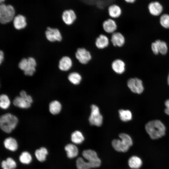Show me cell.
Instances as JSON below:
<instances>
[{"label":"cell","instance_id":"30bf717a","mask_svg":"<svg viewBox=\"0 0 169 169\" xmlns=\"http://www.w3.org/2000/svg\"><path fill=\"white\" fill-rule=\"evenodd\" d=\"M75 57L80 63L84 64H87L92 59L90 53L84 48L77 49L75 53Z\"/></svg>","mask_w":169,"mask_h":169},{"label":"cell","instance_id":"7c38bea8","mask_svg":"<svg viewBox=\"0 0 169 169\" xmlns=\"http://www.w3.org/2000/svg\"><path fill=\"white\" fill-rule=\"evenodd\" d=\"M151 48L152 52L155 54L160 53L162 55H165L168 51L166 43L160 40H157L152 43L151 44Z\"/></svg>","mask_w":169,"mask_h":169},{"label":"cell","instance_id":"e575fe53","mask_svg":"<svg viewBox=\"0 0 169 169\" xmlns=\"http://www.w3.org/2000/svg\"><path fill=\"white\" fill-rule=\"evenodd\" d=\"M165 105L166 107L165 110V112L167 115H169V99L166 101Z\"/></svg>","mask_w":169,"mask_h":169},{"label":"cell","instance_id":"5bb4252c","mask_svg":"<svg viewBox=\"0 0 169 169\" xmlns=\"http://www.w3.org/2000/svg\"><path fill=\"white\" fill-rule=\"evenodd\" d=\"M102 26L105 32L112 34L115 32L117 24L116 20L109 18L103 22Z\"/></svg>","mask_w":169,"mask_h":169},{"label":"cell","instance_id":"2e32d148","mask_svg":"<svg viewBox=\"0 0 169 169\" xmlns=\"http://www.w3.org/2000/svg\"><path fill=\"white\" fill-rule=\"evenodd\" d=\"M111 41L114 46L121 47L124 44L125 39L121 33L115 32L112 34Z\"/></svg>","mask_w":169,"mask_h":169},{"label":"cell","instance_id":"1f68e13d","mask_svg":"<svg viewBox=\"0 0 169 169\" xmlns=\"http://www.w3.org/2000/svg\"><path fill=\"white\" fill-rule=\"evenodd\" d=\"M19 160L22 163L28 164L32 161V157L31 154L26 151L22 152L19 157Z\"/></svg>","mask_w":169,"mask_h":169},{"label":"cell","instance_id":"4fadbf2b","mask_svg":"<svg viewBox=\"0 0 169 169\" xmlns=\"http://www.w3.org/2000/svg\"><path fill=\"white\" fill-rule=\"evenodd\" d=\"M45 34L47 39L50 42L60 41L62 39L61 33L57 28L48 27Z\"/></svg>","mask_w":169,"mask_h":169},{"label":"cell","instance_id":"d6986e66","mask_svg":"<svg viewBox=\"0 0 169 169\" xmlns=\"http://www.w3.org/2000/svg\"><path fill=\"white\" fill-rule=\"evenodd\" d=\"M73 62L71 59L68 56L63 57L59 62V68L63 71H67L69 70L72 67Z\"/></svg>","mask_w":169,"mask_h":169},{"label":"cell","instance_id":"83f0119b","mask_svg":"<svg viewBox=\"0 0 169 169\" xmlns=\"http://www.w3.org/2000/svg\"><path fill=\"white\" fill-rule=\"evenodd\" d=\"M68 79L72 84L77 85L80 83L82 77L79 73L77 72H74L69 74L68 76Z\"/></svg>","mask_w":169,"mask_h":169},{"label":"cell","instance_id":"9c48e42d","mask_svg":"<svg viewBox=\"0 0 169 169\" xmlns=\"http://www.w3.org/2000/svg\"><path fill=\"white\" fill-rule=\"evenodd\" d=\"M127 85L131 91L135 93L140 94L144 90L142 81L137 78L129 79L127 81Z\"/></svg>","mask_w":169,"mask_h":169},{"label":"cell","instance_id":"6da1fadb","mask_svg":"<svg viewBox=\"0 0 169 169\" xmlns=\"http://www.w3.org/2000/svg\"><path fill=\"white\" fill-rule=\"evenodd\" d=\"M145 127L147 133L152 139L160 138L165 134V126L158 120L150 121L146 123Z\"/></svg>","mask_w":169,"mask_h":169},{"label":"cell","instance_id":"ac0fdd59","mask_svg":"<svg viewBox=\"0 0 169 169\" xmlns=\"http://www.w3.org/2000/svg\"><path fill=\"white\" fill-rule=\"evenodd\" d=\"M112 69L116 73L121 74L123 73L125 70V64L124 62L120 59L114 60L111 64Z\"/></svg>","mask_w":169,"mask_h":169},{"label":"cell","instance_id":"e0dca14e","mask_svg":"<svg viewBox=\"0 0 169 169\" xmlns=\"http://www.w3.org/2000/svg\"><path fill=\"white\" fill-rule=\"evenodd\" d=\"M148 8L150 13L154 16L160 15L163 9L161 4L157 1L152 2L149 3Z\"/></svg>","mask_w":169,"mask_h":169},{"label":"cell","instance_id":"d6a6232c","mask_svg":"<svg viewBox=\"0 0 169 169\" xmlns=\"http://www.w3.org/2000/svg\"><path fill=\"white\" fill-rule=\"evenodd\" d=\"M10 101L8 96L3 94L0 96V106L3 109H6L10 106Z\"/></svg>","mask_w":169,"mask_h":169},{"label":"cell","instance_id":"484cf974","mask_svg":"<svg viewBox=\"0 0 169 169\" xmlns=\"http://www.w3.org/2000/svg\"><path fill=\"white\" fill-rule=\"evenodd\" d=\"M48 154L47 149L44 147H41L36 150L35 155L37 159L40 162L44 161Z\"/></svg>","mask_w":169,"mask_h":169},{"label":"cell","instance_id":"8d00e7d4","mask_svg":"<svg viewBox=\"0 0 169 169\" xmlns=\"http://www.w3.org/2000/svg\"><path fill=\"white\" fill-rule=\"evenodd\" d=\"M126 3L128 4H132L134 3L136 0H124Z\"/></svg>","mask_w":169,"mask_h":169},{"label":"cell","instance_id":"ffe728a7","mask_svg":"<svg viewBox=\"0 0 169 169\" xmlns=\"http://www.w3.org/2000/svg\"><path fill=\"white\" fill-rule=\"evenodd\" d=\"M109 44V38L107 36L103 34H100L95 41L96 47L100 49L106 48L108 46Z\"/></svg>","mask_w":169,"mask_h":169},{"label":"cell","instance_id":"4316f807","mask_svg":"<svg viewBox=\"0 0 169 169\" xmlns=\"http://www.w3.org/2000/svg\"><path fill=\"white\" fill-rule=\"evenodd\" d=\"M71 139L74 143L80 144L84 141V138L82 133L80 131L77 130L74 131L72 133Z\"/></svg>","mask_w":169,"mask_h":169},{"label":"cell","instance_id":"5b68a950","mask_svg":"<svg viewBox=\"0 0 169 169\" xmlns=\"http://www.w3.org/2000/svg\"><path fill=\"white\" fill-rule=\"evenodd\" d=\"M36 66L35 60L31 57L22 59L18 64L19 69L23 71L25 75L28 76L33 74L36 71Z\"/></svg>","mask_w":169,"mask_h":169},{"label":"cell","instance_id":"f546056e","mask_svg":"<svg viewBox=\"0 0 169 169\" xmlns=\"http://www.w3.org/2000/svg\"><path fill=\"white\" fill-rule=\"evenodd\" d=\"M119 114L120 119L122 121L126 122L132 119V114L131 111L129 110H120Z\"/></svg>","mask_w":169,"mask_h":169},{"label":"cell","instance_id":"f35d334b","mask_svg":"<svg viewBox=\"0 0 169 169\" xmlns=\"http://www.w3.org/2000/svg\"><path fill=\"white\" fill-rule=\"evenodd\" d=\"M5 1V0H0V2L1 3H3Z\"/></svg>","mask_w":169,"mask_h":169},{"label":"cell","instance_id":"ba28073f","mask_svg":"<svg viewBox=\"0 0 169 169\" xmlns=\"http://www.w3.org/2000/svg\"><path fill=\"white\" fill-rule=\"evenodd\" d=\"M82 155L88 161L87 162L91 164L93 168H97L100 166L101 161L95 151L90 149L84 150L82 152Z\"/></svg>","mask_w":169,"mask_h":169},{"label":"cell","instance_id":"8992f818","mask_svg":"<svg viewBox=\"0 0 169 169\" xmlns=\"http://www.w3.org/2000/svg\"><path fill=\"white\" fill-rule=\"evenodd\" d=\"M33 101L32 97L27 95L25 91L22 90L20 92V96L16 97L13 101V105L22 109L29 108Z\"/></svg>","mask_w":169,"mask_h":169},{"label":"cell","instance_id":"74e56055","mask_svg":"<svg viewBox=\"0 0 169 169\" xmlns=\"http://www.w3.org/2000/svg\"><path fill=\"white\" fill-rule=\"evenodd\" d=\"M167 83H168V84L169 85V73L168 77H167Z\"/></svg>","mask_w":169,"mask_h":169},{"label":"cell","instance_id":"52a82bcc","mask_svg":"<svg viewBox=\"0 0 169 169\" xmlns=\"http://www.w3.org/2000/svg\"><path fill=\"white\" fill-rule=\"evenodd\" d=\"M91 109L90 114L89 118L90 124L97 126H100L102 124L103 118L98 107L96 105H92Z\"/></svg>","mask_w":169,"mask_h":169},{"label":"cell","instance_id":"4dcf8cb0","mask_svg":"<svg viewBox=\"0 0 169 169\" xmlns=\"http://www.w3.org/2000/svg\"><path fill=\"white\" fill-rule=\"evenodd\" d=\"M76 165L78 169H90L93 168L91 164L85 161L82 158L80 157L77 159Z\"/></svg>","mask_w":169,"mask_h":169},{"label":"cell","instance_id":"603a6c76","mask_svg":"<svg viewBox=\"0 0 169 169\" xmlns=\"http://www.w3.org/2000/svg\"><path fill=\"white\" fill-rule=\"evenodd\" d=\"M64 149L66 151L67 157L69 158H73L77 156L78 150L77 147L74 144H69L65 146Z\"/></svg>","mask_w":169,"mask_h":169},{"label":"cell","instance_id":"277c9868","mask_svg":"<svg viewBox=\"0 0 169 169\" xmlns=\"http://www.w3.org/2000/svg\"><path fill=\"white\" fill-rule=\"evenodd\" d=\"M15 14L14 7L11 5L2 3L0 5V22L2 24L8 23L13 20Z\"/></svg>","mask_w":169,"mask_h":169},{"label":"cell","instance_id":"f1b7e54d","mask_svg":"<svg viewBox=\"0 0 169 169\" xmlns=\"http://www.w3.org/2000/svg\"><path fill=\"white\" fill-rule=\"evenodd\" d=\"M1 165L3 169H15L17 166L15 161L11 157H8L6 160L3 161Z\"/></svg>","mask_w":169,"mask_h":169},{"label":"cell","instance_id":"d4e9b609","mask_svg":"<svg viewBox=\"0 0 169 169\" xmlns=\"http://www.w3.org/2000/svg\"><path fill=\"white\" fill-rule=\"evenodd\" d=\"M128 164L129 167L133 169H138L142 165V161L139 157L133 156L129 159Z\"/></svg>","mask_w":169,"mask_h":169},{"label":"cell","instance_id":"836d02e7","mask_svg":"<svg viewBox=\"0 0 169 169\" xmlns=\"http://www.w3.org/2000/svg\"><path fill=\"white\" fill-rule=\"evenodd\" d=\"M161 25L165 28H169V15L164 14L162 15L160 19Z\"/></svg>","mask_w":169,"mask_h":169},{"label":"cell","instance_id":"d590c367","mask_svg":"<svg viewBox=\"0 0 169 169\" xmlns=\"http://www.w3.org/2000/svg\"><path fill=\"white\" fill-rule=\"evenodd\" d=\"M4 59V53L1 50L0 51V64H1L3 62Z\"/></svg>","mask_w":169,"mask_h":169},{"label":"cell","instance_id":"9a60e30c","mask_svg":"<svg viewBox=\"0 0 169 169\" xmlns=\"http://www.w3.org/2000/svg\"><path fill=\"white\" fill-rule=\"evenodd\" d=\"M109 18L116 20L119 18L122 14V9L118 5L113 3L110 5L107 9Z\"/></svg>","mask_w":169,"mask_h":169},{"label":"cell","instance_id":"cb8c5ba5","mask_svg":"<svg viewBox=\"0 0 169 169\" xmlns=\"http://www.w3.org/2000/svg\"><path fill=\"white\" fill-rule=\"evenodd\" d=\"M62 109V105L59 102L54 100L51 101L49 105V110L51 114L56 115L60 112Z\"/></svg>","mask_w":169,"mask_h":169},{"label":"cell","instance_id":"3957f363","mask_svg":"<svg viewBox=\"0 0 169 169\" xmlns=\"http://www.w3.org/2000/svg\"><path fill=\"white\" fill-rule=\"evenodd\" d=\"M120 139H114L112 142L114 149L119 152H126L132 146L133 142L131 138L128 135L120 133L119 135Z\"/></svg>","mask_w":169,"mask_h":169},{"label":"cell","instance_id":"7402d4cb","mask_svg":"<svg viewBox=\"0 0 169 169\" xmlns=\"http://www.w3.org/2000/svg\"><path fill=\"white\" fill-rule=\"evenodd\" d=\"M3 144L6 148L11 151H16L18 148L17 141L12 137L5 139L4 141Z\"/></svg>","mask_w":169,"mask_h":169},{"label":"cell","instance_id":"44dd1931","mask_svg":"<svg viewBox=\"0 0 169 169\" xmlns=\"http://www.w3.org/2000/svg\"><path fill=\"white\" fill-rule=\"evenodd\" d=\"M13 20L14 27L17 29H23L27 25L26 18L22 15L19 14L15 16Z\"/></svg>","mask_w":169,"mask_h":169},{"label":"cell","instance_id":"7a4b0ae2","mask_svg":"<svg viewBox=\"0 0 169 169\" xmlns=\"http://www.w3.org/2000/svg\"><path fill=\"white\" fill-rule=\"evenodd\" d=\"M18 122L16 116L11 113H6L0 117V128L4 132L10 133L15 128Z\"/></svg>","mask_w":169,"mask_h":169},{"label":"cell","instance_id":"8fae6325","mask_svg":"<svg viewBox=\"0 0 169 169\" xmlns=\"http://www.w3.org/2000/svg\"><path fill=\"white\" fill-rule=\"evenodd\" d=\"M62 19L66 25H70L73 24L77 19V15L75 11L72 9H67L63 12Z\"/></svg>","mask_w":169,"mask_h":169}]
</instances>
